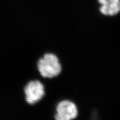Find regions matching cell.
Listing matches in <instances>:
<instances>
[{"label":"cell","mask_w":120,"mask_h":120,"mask_svg":"<svg viewBox=\"0 0 120 120\" xmlns=\"http://www.w3.org/2000/svg\"><path fill=\"white\" fill-rule=\"evenodd\" d=\"M37 68L44 78L52 79L57 76L62 71L58 58L53 53H46L38 60Z\"/></svg>","instance_id":"6da1fadb"},{"label":"cell","mask_w":120,"mask_h":120,"mask_svg":"<svg viewBox=\"0 0 120 120\" xmlns=\"http://www.w3.org/2000/svg\"><path fill=\"white\" fill-rule=\"evenodd\" d=\"M77 115L78 109L75 103L64 100L58 103L55 118L57 120H71L76 118Z\"/></svg>","instance_id":"3957f363"},{"label":"cell","mask_w":120,"mask_h":120,"mask_svg":"<svg viewBox=\"0 0 120 120\" xmlns=\"http://www.w3.org/2000/svg\"><path fill=\"white\" fill-rule=\"evenodd\" d=\"M100 11L105 16H113L120 12V0H98Z\"/></svg>","instance_id":"277c9868"},{"label":"cell","mask_w":120,"mask_h":120,"mask_svg":"<svg viewBox=\"0 0 120 120\" xmlns=\"http://www.w3.org/2000/svg\"><path fill=\"white\" fill-rule=\"evenodd\" d=\"M24 92L26 101L30 105H34L38 102L45 94L44 86L38 80L32 81L27 84Z\"/></svg>","instance_id":"7a4b0ae2"}]
</instances>
